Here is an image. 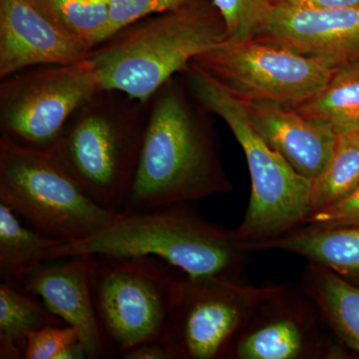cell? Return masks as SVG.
<instances>
[{
  "label": "cell",
  "mask_w": 359,
  "mask_h": 359,
  "mask_svg": "<svg viewBox=\"0 0 359 359\" xmlns=\"http://www.w3.org/2000/svg\"><path fill=\"white\" fill-rule=\"evenodd\" d=\"M211 114L181 74L149 98L140 157L122 214L233 192Z\"/></svg>",
  "instance_id": "cell-1"
},
{
  "label": "cell",
  "mask_w": 359,
  "mask_h": 359,
  "mask_svg": "<svg viewBox=\"0 0 359 359\" xmlns=\"http://www.w3.org/2000/svg\"><path fill=\"white\" fill-rule=\"evenodd\" d=\"M226 39L223 18L212 0H189L125 26L86 58L100 89L146 101L194 59Z\"/></svg>",
  "instance_id": "cell-2"
},
{
  "label": "cell",
  "mask_w": 359,
  "mask_h": 359,
  "mask_svg": "<svg viewBox=\"0 0 359 359\" xmlns=\"http://www.w3.org/2000/svg\"><path fill=\"white\" fill-rule=\"evenodd\" d=\"M249 252L194 212L189 204L120 214L104 230L78 242L51 248L46 262L80 255L150 256L191 276L238 278Z\"/></svg>",
  "instance_id": "cell-3"
},
{
  "label": "cell",
  "mask_w": 359,
  "mask_h": 359,
  "mask_svg": "<svg viewBox=\"0 0 359 359\" xmlns=\"http://www.w3.org/2000/svg\"><path fill=\"white\" fill-rule=\"evenodd\" d=\"M203 106L219 116L244 151L250 177V197L242 223L230 231L241 243L280 237L304 226L311 216L313 181L295 172L264 141L250 121L244 101L194 63L182 73Z\"/></svg>",
  "instance_id": "cell-4"
},
{
  "label": "cell",
  "mask_w": 359,
  "mask_h": 359,
  "mask_svg": "<svg viewBox=\"0 0 359 359\" xmlns=\"http://www.w3.org/2000/svg\"><path fill=\"white\" fill-rule=\"evenodd\" d=\"M149 99L100 89L72 115L48 150L99 205L121 212L147 125Z\"/></svg>",
  "instance_id": "cell-5"
},
{
  "label": "cell",
  "mask_w": 359,
  "mask_h": 359,
  "mask_svg": "<svg viewBox=\"0 0 359 359\" xmlns=\"http://www.w3.org/2000/svg\"><path fill=\"white\" fill-rule=\"evenodd\" d=\"M0 202L28 226L62 244L95 235L121 214L92 199L49 151L1 135Z\"/></svg>",
  "instance_id": "cell-6"
},
{
  "label": "cell",
  "mask_w": 359,
  "mask_h": 359,
  "mask_svg": "<svg viewBox=\"0 0 359 359\" xmlns=\"http://www.w3.org/2000/svg\"><path fill=\"white\" fill-rule=\"evenodd\" d=\"M184 275L154 257L93 256L92 294L115 356L162 340Z\"/></svg>",
  "instance_id": "cell-7"
},
{
  "label": "cell",
  "mask_w": 359,
  "mask_h": 359,
  "mask_svg": "<svg viewBox=\"0 0 359 359\" xmlns=\"http://www.w3.org/2000/svg\"><path fill=\"white\" fill-rule=\"evenodd\" d=\"M280 285L262 287L242 276L184 275L162 341L172 359H226L257 306Z\"/></svg>",
  "instance_id": "cell-8"
},
{
  "label": "cell",
  "mask_w": 359,
  "mask_h": 359,
  "mask_svg": "<svg viewBox=\"0 0 359 359\" xmlns=\"http://www.w3.org/2000/svg\"><path fill=\"white\" fill-rule=\"evenodd\" d=\"M100 90L87 58L41 65L0 82V135L28 147L50 150L78 108Z\"/></svg>",
  "instance_id": "cell-9"
},
{
  "label": "cell",
  "mask_w": 359,
  "mask_h": 359,
  "mask_svg": "<svg viewBox=\"0 0 359 359\" xmlns=\"http://www.w3.org/2000/svg\"><path fill=\"white\" fill-rule=\"evenodd\" d=\"M193 62L245 102L268 101L292 107L316 95L335 68L257 39L224 40Z\"/></svg>",
  "instance_id": "cell-10"
},
{
  "label": "cell",
  "mask_w": 359,
  "mask_h": 359,
  "mask_svg": "<svg viewBox=\"0 0 359 359\" xmlns=\"http://www.w3.org/2000/svg\"><path fill=\"white\" fill-rule=\"evenodd\" d=\"M320 309L289 283L264 299L242 328L226 359L346 358V347L327 332Z\"/></svg>",
  "instance_id": "cell-11"
},
{
  "label": "cell",
  "mask_w": 359,
  "mask_h": 359,
  "mask_svg": "<svg viewBox=\"0 0 359 359\" xmlns=\"http://www.w3.org/2000/svg\"><path fill=\"white\" fill-rule=\"evenodd\" d=\"M252 39L337 67L359 60V8H311L273 2Z\"/></svg>",
  "instance_id": "cell-12"
},
{
  "label": "cell",
  "mask_w": 359,
  "mask_h": 359,
  "mask_svg": "<svg viewBox=\"0 0 359 359\" xmlns=\"http://www.w3.org/2000/svg\"><path fill=\"white\" fill-rule=\"evenodd\" d=\"M93 256L80 255L40 264L20 283L65 325L74 328L89 359L114 358L104 334L91 289Z\"/></svg>",
  "instance_id": "cell-13"
},
{
  "label": "cell",
  "mask_w": 359,
  "mask_h": 359,
  "mask_svg": "<svg viewBox=\"0 0 359 359\" xmlns=\"http://www.w3.org/2000/svg\"><path fill=\"white\" fill-rule=\"evenodd\" d=\"M35 4L0 0V79L41 65H67L88 55Z\"/></svg>",
  "instance_id": "cell-14"
},
{
  "label": "cell",
  "mask_w": 359,
  "mask_h": 359,
  "mask_svg": "<svg viewBox=\"0 0 359 359\" xmlns=\"http://www.w3.org/2000/svg\"><path fill=\"white\" fill-rule=\"evenodd\" d=\"M244 104L257 131L295 172L311 181L323 173L339 139L330 125L285 104Z\"/></svg>",
  "instance_id": "cell-15"
},
{
  "label": "cell",
  "mask_w": 359,
  "mask_h": 359,
  "mask_svg": "<svg viewBox=\"0 0 359 359\" xmlns=\"http://www.w3.org/2000/svg\"><path fill=\"white\" fill-rule=\"evenodd\" d=\"M241 245L250 254L276 250L297 255L359 287V224L304 226L280 237Z\"/></svg>",
  "instance_id": "cell-16"
},
{
  "label": "cell",
  "mask_w": 359,
  "mask_h": 359,
  "mask_svg": "<svg viewBox=\"0 0 359 359\" xmlns=\"http://www.w3.org/2000/svg\"><path fill=\"white\" fill-rule=\"evenodd\" d=\"M299 287L320 309L339 344L359 354V287L325 266L309 262L302 271Z\"/></svg>",
  "instance_id": "cell-17"
},
{
  "label": "cell",
  "mask_w": 359,
  "mask_h": 359,
  "mask_svg": "<svg viewBox=\"0 0 359 359\" xmlns=\"http://www.w3.org/2000/svg\"><path fill=\"white\" fill-rule=\"evenodd\" d=\"M65 325L39 297L15 283H0V358L20 359L28 337L52 325Z\"/></svg>",
  "instance_id": "cell-18"
},
{
  "label": "cell",
  "mask_w": 359,
  "mask_h": 359,
  "mask_svg": "<svg viewBox=\"0 0 359 359\" xmlns=\"http://www.w3.org/2000/svg\"><path fill=\"white\" fill-rule=\"evenodd\" d=\"M62 244L28 226L0 202V278L20 285L26 276L46 263L51 248Z\"/></svg>",
  "instance_id": "cell-19"
},
{
  "label": "cell",
  "mask_w": 359,
  "mask_h": 359,
  "mask_svg": "<svg viewBox=\"0 0 359 359\" xmlns=\"http://www.w3.org/2000/svg\"><path fill=\"white\" fill-rule=\"evenodd\" d=\"M297 110L327 123L337 135L359 131V60L334 68L332 76Z\"/></svg>",
  "instance_id": "cell-20"
},
{
  "label": "cell",
  "mask_w": 359,
  "mask_h": 359,
  "mask_svg": "<svg viewBox=\"0 0 359 359\" xmlns=\"http://www.w3.org/2000/svg\"><path fill=\"white\" fill-rule=\"evenodd\" d=\"M69 39L88 49L102 43L110 20L109 0H34Z\"/></svg>",
  "instance_id": "cell-21"
},
{
  "label": "cell",
  "mask_w": 359,
  "mask_h": 359,
  "mask_svg": "<svg viewBox=\"0 0 359 359\" xmlns=\"http://www.w3.org/2000/svg\"><path fill=\"white\" fill-rule=\"evenodd\" d=\"M358 187L359 131L339 135L330 162L323 173L313 181L311 214L346 197Z\"/></svg>",
  "instance_id": "cell-22"
},
{
  "label": "cell",
  "mask_w": 359,
  "mask_h": 359,
  "mask_svg": "<svg viewBox=\"0 0 359 359\" xmlns=\"http://www.w3.org/2000/svg\"><path fill=\"white\" fill-rule=\"evenodd\" d=\"M226 26V40L254 37L273 0H212Z\"/></svg>",
  "instance_id": "cell-23"
},
{
  "label": "cell",
  "mask_w": 359,
  "mask_h": 359,
  "mask_svg": "<svg viewBox=\"0 0 359 359\" xmlns=\"http://www.w3.org/2000/svg\"><path fill=\"white\" fill-rule=\"evenodd\" d=\"M188 1L189 0H109L110 20L105 40L135 21L153 14L171 11Z\"/></svg>",
  "instance_id": "cell-24"
},
{
  "label": "cell",
  "mask_w": 359,
  "mask_h": 359,
  "mask_svg": "<svg viewBox=\"0 0 359 359\" xmlns=\"http://www.w3.org/2000/svg\"><path fill=\"white\" fill-rule=\"evenodd\" d=\"M80 340L76 330L67 325H52L32 332L23 353L25 359H57L66 346Z\"/></svg>",
  "instance_id": "cell-25"
},
{
  "label": "cell",
  "mask_w": 359,
  "mask_h": 359,
  "mask_svg": "<svg viewBox=\"0 0 359 359\" xmlns=\"http://www.w3.org/2000/svg\"><path fill=\"white\" fill-rule=\"evenodd\" d=\"M354 224H359V187L341 200L313 212L304 222V226H337Z\"/></svg>",
  "instance_id": "cell-26"
},
{
  "label": "cell",
  "mask_w": 359,
  "mask_h": 359,
  "mask_svg": "<svg viewBox=\"0 0 359 359\" xmlns=\"http://www.w3.org/2000/svg\"><path fill=\"white\" fill-rule=\"evenodd\" d=\"M120 358L123 359H172L171 354L162 340L142 344L125 351Z\"/></svg>",
  "instance_id": "cell-27"
},
{
  "label": "cell",
  "mask_w": 359,
  "mask_h": 359,
  "mask_svg": "<svg viewBox=\"0 0 359 359\" xmlns=\"http://www.w3.org/2000/svg\"><path fill=\"white\" fill-rule=\"evenodd\" d=\"M273 2L311 8H359V0H273Z\"/></svg>",
  "instance_id": "cell-28"
}]
</instances>
